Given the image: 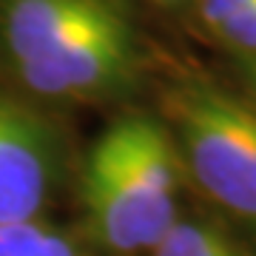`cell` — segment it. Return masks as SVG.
Listing matches in <instances>:
<instances>
[{
  "instance_id": "52a82bcc",
  "label": "cell",
  "mask_w": 256,
  "mask_h": 256,
  "mask_svg": "<svg viewBox=\"0 0 256 256\" xmlns=\"http://www.w3.org/2000/svg\"><path fill=\"white\" fill-rule=\"evenodd\" d=\"M154 256H242L228 239L196 222H174L160 242Z\"/></svg>"
},
{
  "instance_id": "7a4b0ae2",
  "label": "cell",
  "mask_w": 256,
  "mask_h": 256,
  "mask_svg": "<svg viewBox=\"0 0 256 256\" xmlns=\"http://www.w3.org/2000/svg\"><path fill=\"white\" fill-rule=\"evenodd\" d=\"M174 108L196 182L222 208L256 220V111L208 86L185 88Z\"/></svg>"
},
{
  "instance_id": "30bf717a",
  "label": "cell",
  "mask_w": 256,
  "mask_h": 256,
  "mask_svg": "<svg viewBox=\"0 0 256 256\" xmlns=\"http://www.w3.org/2000/svg\"><path fill=\"white\" fill-rule=\"evenodd\" d=\"M156 3H162V6H174V3H182V0H156Z\"/></svg>"
},
{
  "instance_id": "5b68a950",
  "label": "cell",
  "mask_w": 256,
  "mask_h": 256,
  "mask_svg": "<svg viewBox=\"0 0 256 256\" xmlns=\"http://www.w3.org/2000/svg\"><path fill=\"white\" fill-rule=\"evenodd\" d=\"M114 6L106 0H6L3 37L14 66L34 60L102 20Z\"/></svg>"
},
{
  "instance_id": "ba28073f",
  "label": "cell",
  "mask_w": 256,
  "mask_h": 256,
  "mask_svg": "<svg viewBox=\"0 0 256 256\" xmlns=\"http://www.w3.org/2000/svg\"><path fill=\"white\" fill-rule=\"evenodd\" d=\"M216 34L230 43L239 52H248V54H256V3L250 9H245L242 14L230 18L228 23H222L216 28Z\"/></svg>"
},
{
  "instance_id": "277c9868",
  "label": "cell",
  "mask_w": 256,
  "mask_h": 256,
  "mask_svg": "<svg viewBox=\"0 0 256 256\" xmlns=\"http://www.w3.org/2000/svg\"><path fill=\"white\" fill-rule=\"evenodd\" d=\"M52 182L48 131L26 108L0 97V225L37 220Z\"/></svg>"
},
{
  "instance_id": "6da1fadb",
  "label": "cell",
  "mask_w": 256,
  "mask_h": 256,
  "mask_svg": "<svg viewBox=\"0 0 256 256\" xmlns=\"http://www.w3.org/2000/svg\"><path fill=\"white\" fill-rule=\"evenodd\" d=\"M176 151L160 122H111L82 168V208L94 236L114 254L154 250L176 222Z\"/></svg>"
},
{
  "instance_id": "9c48e42d",
  "label": "cell",
  "mask_w": 256,
  "mask_h": 256,
  "mask_svg": "<svg viewBox=\"0 0 256 256\" xmlns=\"http://www.w3.org/2000/svg\"><path fill=\"white\" fill-rule=\"evenodd\" d=\"M254 3L256 0H200V18L205 20V26H210L216 32L222 23H228L230 18L242 14Z\"/></svg>"
},
{
  "instance_id": "8992f818",
  "label": "cell",
  "mask_w": 256,
  "mask_h": 256,
  "mask_svg": "<svg viewBox=\"0 0 256 256\" xmlns=\"http://www.w3.org/2000/svg\"><path fill=\"white\" fill-rule=\"evenodd\" d=\"M0 256H80L77 248L43 222L0 225Z\"/></svg>"
},
{
  "instance_id": "3957f363",
  "label": "cell",
  "mask_w": 256,
  "mask_h": 256,
  "mask_svg": "<svg viewBox=\"0 0 256 256\" xmlns=\"http://www.w3.org/2000/svg\"><path fill=\"white\" fill-rule=\"evenodd\" d=\"M134 63V40L120 12H108L94 26L68 37L52 52L18 63L28 88L46 97H74L111 88Z\"/></svg>"
}]
</instances>
